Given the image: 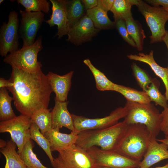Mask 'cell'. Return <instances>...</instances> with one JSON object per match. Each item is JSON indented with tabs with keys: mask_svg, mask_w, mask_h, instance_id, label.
<instances>
[{
	"mask_svg": "<svg viewBox=\"0 0 168 168\" xmlns=\"http://www.w3.org/2000/svg\"><path fill=\"white\" fill-rule=\"evenodd\" d=\"M136 6L151 32L150 43L163 41L166 31L165 25L168 20V12L162 7L151 6L142 0H138Z\"/></svg>",
	"mask_w": 168,
	"mask_h": 168,
	"instance_id": "8992f818",
	"label": "cell"
},
{
	"mask_svg": "<svg viewBox=\"0 0 168 168\" xmlns=\"http://www.w3.org/2000/svg\"><path fill=\"white\" fill-rule=\"evenodd\" d=\"M114 0H98L97 6L107 12L111 9Z\"/></svg>",
	"mask_w": 168,
	"mask_h": 168,
	"instance_id": "d590c367",
	"label": "cell"
},
{
	"mask_svg": "<svg viewBox=\"0 0 168 168\" xmlns=\"http://www.w3.org/2000/svg\"><path fill=\"white\" fill-rule=\"evenodd\" d=\"M133 74L138 84L145 91L147 87L152 82V79L144 71L135 63L131 65Z\"/></svg>",
	"mask_w": 168,
	"mask_h": 168,
	"instance_id": "d6a6232c",
	"label": "cell"
},
{
	"mask_svg": "<svg viewBox=\"0 0 168 168\" xmlns=\"http://www.w3.org/2000/svg\"><path fill=\"white\" fill-rule=\"evenodd\" d=\"M143 157L139 168H149L162 160L168 159V145L159 143L156 138L152 137Z\"/></svg>",
	"mask_w": 168,
	"mask_h": 168,
	"instance_id": "2e32d148",
	"label": "cell"
},
{
	"mask_svg": "<svg viewBox=\"0 0 168 168\" xmlns=\"http://www.w3.org/2000/svg\"><path fill=\"white\" fill-rule=\"evenodd\" d=\"M158 142L164 143L168 145V136H165V138L162 139H156Z\"/></svg>",
	"mask_w": 168,
	"mask_h": 168,
	"instance_id": "ab89813d",
	"label": "cell"
},
{
	"mask_svg": "<svg viewBox=\"0 0 168 168\" xmlns=\"http://www.w3.org/2000/svg\"><path fill=\"white\" fill-rule=\"evenodd\" d=\"M83 63L89 68L95 78L96 87L100 91H114L115 83L109 80L104 74L96 68L89 59H85Z\"/></svg>",
	"mask_w": 168,
	"mask_h": 168,
	"instance_id": "d4e9b609",
	"label": "cell"
},
{
	"mask_svg": "<svg viewBox=\"0 0 168 168\" xmlns=\"http://www.w3.org/2000/svg\"><path fill=\"white\" fill-rule=\"evenodd\" d=\"M114 91L121 94L127 101L143 104L151 103V101L149 96L143 91H139L130 87L115 83Z\"/></svg>",
	"mask_w": 168,
	"mask_h": 168,
	"instance_id": "44dd1931",
	"label": "cell"
},
{
	"mask_svg": "<svg viewBox=\"0 0 168 168\" xmlns=\"http://www.w3.org/2000/svg\"><path fill=\"white\" fill-rule=\"evenodd\" d=\"M13 83L9 80H7L3 77L0 78V88H6L12 86Z\"/></svg>",
	"mask_w": 168,
	"mask_h": 168,
	"instance_id": "f35d334b",
	"label": "cell"
},
{
	"mask_svg": "<svg viewBox=\"0 0 168 168\" xmlns=\"http://www.w3.org/2000/svg\"><path fill=\"white\" fill-rule=\"evenodd\" d=\"M128 111L125 104L112 111L109 115L101 118H89L82 116L72 114L74 131L78 133L81 131L100 128L112 126L118 122L120 119L124 118Z\"/></svg>",
	"mask_w": 168,
	"mask_h": 168,
	"instance_id": "ba28073f",
	"label": "cell"
},
{
	"mask_svg": "<svg viewBox=\"0 0 168 168\" xmlns=\"http://www.w3.org/2000/svg\"><path fill=\"white\" fill-rule=\"evenodd\" d=\"M100 31L86 14L70 29L66 41L76 45H81L91 40Z\"/></svg>",
	"mask_w": 168,
	"mask_h": 168,
	"instance_id": "4fadbf2b",
	"label": "cell"
},
{
	"mask_svg": "<svg viewBox=\"0 0 168 168\" xmlns=\"http://www.w3.org/2000/svg\"><path fill=\"white\" fill-rule=\"evenodd\" d=\"M158 81L153 79L152 82L148 86L145 91L151 101L155 102L156 105H159L164 109L168 108V102L165 96L160 91Z\"/></svg>",
	"mask_w": 168,
	"mask_h": 168,
	"instance_id": "4dcf8cb0",
	"label": "cell"
},
{
	"mask_svg": "<svg viewBox=\"0 0 168 168\" xmlns=\"http://www.w3.org/2000/svg\"><path fill=\"white\" fill-rule=\"evenodd\" d=\"M44 135L49 142L51 152L59 153L76 144L78 133L73 131L69 134L64 133L52 128Z\"/></svg>",
	"mask_w": 168,
	"mask_h": 168,
	"instance_id": "e0dca14e",
	"label": "cell"
},
{
	"mask_svg": "<svg viewBox=\"0 0 168 168\" xmlns=\"http://www.w3.org/2000/svg\"><path fill=\"white\" fill-rule=\"evenodd\" d=\"M42 36H40L31 45L22 47L9 53L4 57L3 62L25 72L33 73L41 70V62L38 60V53L43 49Z\"/></svg>",
	"mask_w": 168,
	"mask_h": 168,
	"instance_id": "5b68a950",
	"label": "cell"
},
{
	"mask_svg": "<svg viewBox=\"0 0 168 168\" xmlns=\"http://www.w3.org/2000/svg\"><path fill=\"white\" fill-rule=\"evenodd\" d=\"M34 147L32 139L27 141L19 154L21 158L28 168H48L41 163L34 152Z\"/></svg>",
	"mask_w": 168,
	"mask_h": 168,
	"instance_id": "83f0119b",
	"label": "cell"
},
{
	"mask_svg": "<svg viewBox=\"0 0 168 168\" xmlns=\"http://www.w3.org/2000/svg\"><path fill=\"white\" fill-rule=\"evenodd\" d=\"M30 117L21 114L11 119L0 122V132L9 133L16 145L20 154L27 141L31 139Z\"/></svg>",
	"mask_w": 168,
	"mask_h": 168,
	"instance_id": "52a82bcc",
	"label": "cell"
},
{
	"mask_svg": "<svg viewBox=\"0 0 168 168\" xmlns=\"http://www.w3.org/2000/svg\"><path fill=\"white\" fill-rule=\"evenodd\" d=\"M145 1L152 6H159L160 5L162 7L168 6V0H147Z\"/></svg>",
	"mask_w": 168,
	"mask_h": 168,
	"instance_id": "74e56055",
	"label": "cell"
},
{
	"mask_svg": "<svg viewBox=\"0 0 168 168\" xmlns=\"http://www.w3.org/2000/svg\"><path fill=\"white\" fill-rule=\"evenodd\" d=\"M138 0H114L110 11L113 14L114 21L119 19L125 20L132 16V6L136 5Z\"/></svg>",
	"mask_w": 168,
	"mask_h": 168,
	"instance_id": "cb8c5ba5",
	"label": "cell"
},
{
	"mask_svg": "<svg viewBox=\"0 0 168 168\" xmlns=\"http://www.w3.org/2000/svg\"><path fill=\"white\" fill-rule=\"evenodd\" d=\"M16 1L28 12L48 13L50 10V2L47 0H17Z\"/></svg>",
	"mask_w": 168,
	"mask_h": 168,
	"instance_id": "1f68e13d",
	"label": "cell"
},
{
	"mask_svg": "<svg viewBox=\"0 0 168 168\" xmlns=\"http://www.w3.org/2000/svg\"><path fill=\"white\" fill-rule=\"evenodd\" d=\"M162 119L160 124V131L168 136V108L164 109L161 113Z\"/></svg>",
	"mask_w": 168,
	"mask_h": 168,
	"instance_id": "e575fe53",
	"label": "cell"
},
{
	"mask_svg": "<svg viewBox=\"0 0 168 168\" xmlns=\"http://www.w3.org/2000/svg\"><path fill=\"white\" fill-rule=\"evenodd\" d=\"M114 22L115 26L123 39L131 46L136 47L135 43L128 33L125 21L119 19Z\"/></svg>",
	"mask_w": 168,
	"mask_h": 168,
	"instance_id": "836d02e7",
	"label": "cell"
},
{
	"mask_svg": "<svg viewBox=\"0 0 168 168\" xmlns=\"http://www.w3.org/2000/svg\"><path fill=\"white\" fill-rule=\"evenodd\" d=\"M107 13L97 6L86 10V14L91 20L95 27L100 30L115 26L114 21L110 20Z\"/></svg>",
	"mask_w": 168,
	"mask_h": 168,
	"instance_id": "7402d4cb",
	"label": "cell"
},
{
	"mask_svg": "<svg viewBox=\"0 0 168 168\" xmlns=\"http://www.w3.org/2000/svg\"><path fill=\"white\" fill-rule=\"evenodd\" d=\"M163 41L165 42L168 50V31H166Z\"/></svg>",
	"mask_w": 168,
	"mask_h": 168,
	"instance_id": "60d3db41",
	"label": "cell"
},
{
	"mask_svg": "<svg viewBox=\"0 0 168 168\" xmlns=\"http://www.w3.org/2000/svg\"><path fill=\"white\" fill-rule=\"evenodd\" d=\"M6 88H0V121H5L16 117L11 105L12 97Z\"/></svg>",
	"mask_w": 168,
	"mask_h": 168,
	"instance_id": "4316f807",
	"label": "cell"
},
{
	"mask_svg": "<svg viewBox=\"0 0 168 168\" xmlns=\"http://www.w3.org/2000/svg\"><path fill=\"white\" fill-rule=\"evenodd\" d=\"M9 80L13 86L7 89L12 93L15 106L21 114L30 117L37 110L48 108L52 91L41 70L31 73L12 67Z\"/></svg>",
	"mask_w": 168,
	"mask_h": 168,
	"instance_id": "6da1fadb",
	"label": "cell"
},
{
	"mask_svg": "<svg viewBox=\"0 0 168 168\" xmlns=\"http://www.w3.org/2000/svg\"><path fill=\"white\" fill-rule=\"evenodd\" d=\"M96 166L111 168H136L141 161L132 159L116 151H105L94 146L86 150Z\"/></svg>",
	"mask_w": 168,
	"mask_h": 168,
	"instance_id": "30bf717a",
	"label": "cell"
},
{
	"mask_svg": "<svg viewBox=\"0 0 168 168\" xmlns=\"http://www.w3.org/2000/svg\"><path fill=\"white\" fill-rule=\"evenodd\" d=\"M20 22L18 13L15 11L10 12L7 22L5 21L0 28V54L4 57L8 53L18 50L19 46V28Z\"/></svg>",
	"mask_w": 168,
	"mask_h": 168,
	"instance_id": "8fae6325",
	"label": "cell"
},
{
	"mask_svg": "<svg viewBox=\"0 0 168 168\" xmlns=\"http://www.w3.org/2000/svg\"><path fill=\"white\" fill-rule=\"evenodd\" d=\"M31 139L34 140L43 149L48 157L51 164L54 168V158L53 157L48 140L40 132L38 126L32 122L30 127Z\"/></svg>",
	"mask_w": 168,
	"mask_h": 168,
	"instance_id": "f1b7e54d",
	"label": "cell"
},
{
	"mask_svg": "<svg viewBox=\"0 0 168 168\" xmlns=\"http://www.w3.org/2000/svg\"><path fill=\"white\" fill-rule=\"evenodd\" d=\"M3 1H4L3 0H0V4H1Z\"/></svg>",
	"mask_w": 168,
	"mask_h": 168,
	"instance_id": "bcb514c9",
	"label": "cell"
},
{
	"mask_svg": "<svg viewBox=\"0 0 168 168\" xmlns=\"http://www.w3.org/2000/svg\"><path fill=\"white\" fill-rule=\"evenodd\" d=\"M32 122L39 128L44 135L52 129L51 111L48 108L39 109L35 112L30 117Z\"/></svg>",
	"mask_w": 168,
	"mask_h": 168,
	"instance_id": "484cf974",
	"label": "cell"
},
{
	"mask_svg": "<svg viewBox=\"0 0 168 168\" xmlns=\"http://www.w3.org/2000/svg\"><path fill=\"white\" fill-rule=\"evenodd\" d=\"M81 1L86 10L92 9L97 6V0H82Z\"/></svg>",
	"mask_w": 168,
	"mask_h": 168,
	"instance_id": "8d00e7d4",
	"label": "cell"
},
{
	"mask_svg": "<svg viewBox=\"0 0 168 168\" xmlns=\"http://www.w3.org/2000/svg\"><path fill=\"white\" fill-rule=\"evenodd\" d=\"M7 142H6L5 140L0 139V148L5 147L7 144Z\"/></svg>",
	"mask_w": 168,
	"mask_h": 168,
	"instance_id": "b9f144b4",
	"label": "cell"
},
{
	"mask_svg": "<svg viewBox=\"0 0 168 168\" xmlns=\"http://www.w3.org/2000/svg\"><path fill=\"white\" fill-rule=\"evenodd\" d=\"M152 138L145 125L140 124L128 125L116 151L132 159L141 161Z\"/></svg>",
	"mask_w": 168,
	"mask_h": 168,
	"instance_id": "3957f363",
	"label": "cell"
},
{
	"mask_svg": "<svg viewBox=\"0 0 168 168\" xmlns=\"http://www.w3.org/2000/svg\"><path fill=\"white\" fill-rule=\"evenodd\" d=\"M127 115L124 121L127 124H140L145 125L152 137L156 138L160 131L161 115L152 104H141L127 101Z\"/></svg>",
	"mask_w": 168,
	"mask_h": 168,
	"instance_id": "277c9868",
	"label": "cell"
},
{
	"mask_svg": "<svg viewBox=\"0 0 168 168\" xmlns=\"http://www.w3.org/2000/svg\"><path fill=\"white\" fill-rule=\"evenodd\" d=\"M162 7L168 12V6Z\"/></svg>",
	"mask_w": 168,
	"mask_h": 168,
	"instance_id": "ee69618b",
	"label": "cell"
},
{
	"mask_svg": "<svg viewBox=\"0 0 168 168\" xmlns=\"http://www.w3.org/2000/svg\"><path fill=\"white\" fill-rule=\"evenodd\" d=\"M52 5V13L50 19L45 21L50 27L57 25L58 32L55 36L60 39L68 34L69 30L68 16L67 0H50Z\"/></svg>",
	"mask_w": 168,
	"mask_h": 168,
	"instance_id": "5bb4252c",
	"label": "cell"
},
{
	"mask_svg": "<svg viewBox=\"0 0 168 168\" xmlns=\"http://www.w3.org/2000/svg\"><path fill=\"white\" fill-rule=\"evenodd\" d=\"M73 73L74 72L72 71L64 75H60L49 72L46 75L52 92L55 95V101H67Z\"/></svg>",
	"mask_w": 168,
	"mask_h": 168,
	"instance_id": "9a60e30c",
	"label": "cell"
},
{
	"mask_svg": "<svg viewBox=\"0 0 168 168\" xmlns=\"http://www.w3.org/2000/svg\"><path fill=\"white\" fill-rule=\"evenodd\" d=\"M153 168H168V161L167 163L165 165L161 166H159Z\"/></svg>",
	"mask_w": 168,
	"mask_h": 168,
	"instance_id": "7bdbcfd3",
	"label": "cell"
},
{
	"mask_svg": "<svg viewBox=\"0 0 168 168\" xmlns=\"http://www.w3.org/2000/svg\"><path fill=\"white\" fill-rule=\"evenodd\" d=\"M67 5L70 29L86 15L85 8L80 0H67Z\"/></svg>",
	"mask_w": 168,
	"mask_h": 168,
	"instance_id": "f546056e",
	"label": "cell"
},
{
	"mask_svg": "<svg viewBox=\"0 0 168 168\" xmlns=\"http://www.w3.org/2000/svg\"><path fill=\"white\" fill-rule=\"evenodd\" d=\"M95 168H111L107 167H100V166H96ZM136 168H139V167Z\"/></svg>",
	"mask_w": 168,
	"mask_h": 168,
	"instance_id": "f6af8a7d",
	"label": "cell"
},
{
	"mask_svg": "<svg viewBox=\"0 0 168 168\" xmlns=\"http://www.w3.org/2000/svg\"><path fill=\"white\" fill-rule=\"evenodd\" d=\"M54 168H95V162L86 151L76 144L59 153Z\"/></svg>",
	"mask_w": 168,
	"mask_h": 168,
	"instance_id": "9c48e42d",
	"label": "cell"
},
{
	"mask_svg": "<svg viewBox=\"0 0 168 168\" xmlns=\"http://www.w3.org/2000/svg\"><path fill=\"white\" fill-rule=\"evenodd\" d=\"M16 147L11 139L7 141L5 147L0 148V152L6 160L4 168H28L16 152Z\"/></svg>",
	"mask_w": 168,
	"mask_h": 168,
	"instance_id": "ffe728a7",
	"label": "cell"
},
{
	"mask_svg": "<svg viewBox=\"0 0 168 168\" xmlns=\"http://www.w3.org/2000/svg\"><path fill=\"white\" fill-rule=\"evenodd\" d=\"M153 53V50H151L149 54L141 53L138 55L131 54L127 57L131 60L145 63L150 66L155 74L162 80L165 87V96L168 102V68L159 65L154 58Z\"/></svg>",
	"mask_w": 168,
	"mask_h": 168,
	"instance_id": "d6986e66",
	"label": "cell"
},
{
	"mask_svg": "<svg viewBox=\"0 0 168 168\" xmlns=\"http://www.w3.org/2000/svg\"><path fill=\"white\" fill-rule=\"evenodd\" d=\"M128 126L123 121L105 128L80 132L76 144L86 150L96 146L103 150L116 151Z\"/></svg>",
	"mask_w": 168,
	"mask_h": 168,
	"instance_id": "7a4b0ae2",
	"label": "cell"
},
{
	"mask_svg": "<svg viewBox=\"0 0 168 168\" xmlns=\"http://www.w3.org/2000/svg\"><path fill=\"white\" fill-rule=\"evenodd\" d=\"M128 33L136 45L139 51L143 49V44L146 36L144 31L139 22L131 16L125 20Z\"/></svg>",
	"mask_w": 168,
	"mask_h": 168,
	"instance_id": "603a6c76",
	"label": "cell"
},
{
	"mask_svg": "<svg viewBox=\"0 0 168 168\" xmlns=\"http://www.w3.org/2000/svg\"><path fill=\"white\" fill-rule=\"evenodd\" d=\"M69 101H55L53 109L51 111L52 128L59 130L64 127L71 131H74L73 119L67 108Z\"/></svg>",
	"mask_w": 168,
	"mask_h": 168,
	"instance_id": "ac0fdd59",
	"label": "cell"
},
{
	"mask_svg": "<svg viewBox=\"0 0 168 168\" xmlns=\"http://www.w3.org/2000/svg\"><path fill=\"white\" fill-rule=\"evenodd\" d=\"M21 18L19 28L20 38L24 47L31 45L35 41L37 34L45 21L44 15L42 12H30L20 10Z\"/></svg>",
	"mask_w": 168,
	"mask_h": 168,
	"instance_id": "7c38bea8",
	"label": "cell"
}]
</instances>
